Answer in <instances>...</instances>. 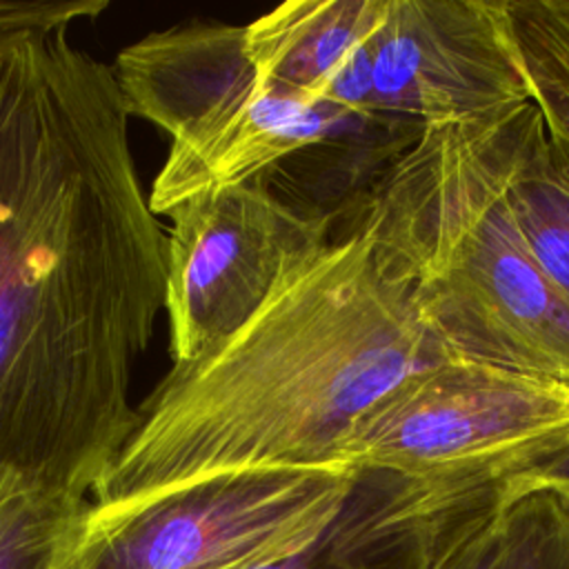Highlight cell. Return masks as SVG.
I'll list each match as a JSON object with an SVG mask.
<instances>
[{
	"instance_id": "6da1fadb",
	"label": "cell",
	"mask_w": 569,
	"mask_h": 569,
	"mask_svg": "<svg viewBox=\"0 0 569 569\" xmlns=\"http://www.w3.org/2000/svg\"><path fill=\"white\" fill-rule=\"evenodd\" d=\"M164 284L113 67L67 29L2 33L0 485L93 500L138 425Z\"/></svg>"
},
{
	"instance_id": "7a4b0ae2",
	"label": "cell",
	"mask_w": 569,
	"mask_h": 569,
	"mask_svg": "<svg viewBox=\"0 0 569 569\" xmlns=\"http://www.w3.org/2000/svg\"><path fill=\"white\" fill-rule=\"evenodd\" d=\"M447 356L373 238L347 229L231 338L171 365L138 405L87 527L222 473L342 465L356 422Z\"/></svg>"
},
{
	"instance_id": "3957f363",
	"label": "cell",
	"mask_w": 569,
	"mask_h": 569,
	"mask_svg": "<svg viewBox=\"0 0 569 569\" xmlns=\"http://www.w3.org/2000/svg\"><path fill=\"white\" fill-rule=\"evenodd\" d=\"M502 113L418 129L353 202L349 229L373 238L449 356L569 387V291L516 220Z\"/></svg>"
},
{
	"instance_id": "277c9868",
	"label": "cell",
	"mask_w": 569,
	"mask_h": 569,
	"mask_svg": "<svg viewBox=\"0 0 569 569\" xmlns=\"http://www.w3.org/2000/svg\"><path fill=\"white\" fill-rule=\"evenodd\" d=\"M129 116L171 136L149 207L249 182L307 147L367 140L385 118H365L264 82L244 49V27L182 22L124 47L113 67Z\"/></svg>"
},
{
	"instance_id": "5b68a950",
	"label": "cell",
	"mask_w": 569,
	"mask_h": 569,
	"mask_svg": "<svg viewBox=\"0 0 569 569\" xmlns=\"http://www.w3.org/2000/svg\"><path fill=\"white\" fill-rule=\"evenodd\" d=\"M358 469L287 467L213 476L89 525L78 569H256L309 547Z\"/></svg>"
},
{
	"instance_id": "8992f818",
	"label": "cell",
	"mask_w": 569,
	"mask_h": 569,
	"mask_svg": "<svg viewBox=\"0 0 569 569\" xmlns=\"http://www.w3.org/2000/svg\"><path fill=\"white\" fill-rule=\"evenodd\" d=\"M569 442V387L447 356L407 376L347 436L340 462L402 476L511 471Z\"/></svg>"
},
{
	"instance_id": "52a82bcc",
	"label": "cell",
	"mask_w": 569,
	"mask_h": 569,
	"mask_svg": "<svg viewBox=\"0 0 569 569\" xmlns=\"http://www.w3.org/2000/svg\"><path fill=\"white\" fill-rule=\"evenodd\" d=\"M164 311L173 365L242 329L333 240V216H307L260 178L193 196L169 213Z\"/></svg>"
},
{
	"instance_id": "ba28073f",
	"label": "cell",
	"mask_w": 569,
	"mask_h": 569,
	"mask_svg": "<svg viewBox=\"0 0 569 569\" xmlns=\"http://www.w3.org/2000/svg\"><path fill=\"white\" fill-rule=\"evenodd\" d=\"M371 100L422 127L531 102L511 7L502 0H385L371 38Z\"/></svg>"
},
{
	"instance_id": "9c48e42d",
	"label": "cell",
	"mask_w": 569,
	"mask_h": 569,
	"mask_svg": "<svg viewBox=\"0 0 569 569\" xmlns=\"http://www.w3.org/2000/svg\"><path fill=\"white\" fill-rule=\"evenodd\" d=\"M505 491V471L358 469L340 513L309 547L256 569H436Z\"/></svg>"
},
{
	"instance_id": "30bf717a",
	"label": "cell",
	"mask_w": 569,
	"mask_h": 569,
	"mask_svg": "<svg viewBox=\"0 0 569 569\" xmlns=\"http://www.w3.org/2000/svg\"><path fill=\"white\" fill-rule=\"evenodd\" d=\"M385 0H291L244 27L256 73L345 111L382 118L371 100V38Z\"/></svg>"
},
{
	"instance_id": "8fae6325",
	"label": "cell",
	"mask_w": 569,
	"mask_h": 569,
	"mask_svg": "<svg viewBox=\"0 0 569 569\" xmlns=\"http://www.w3.org/2000/svg\"><path fill=\"white\" fill-rule=\"evenodd\" d=\"M500 147L516 220L538 262L569 291V156L533 102L500 116Z\"/></svg>"
},
{
	"instance_id": "7c38bea8",
	"label": "cell",
	"mask_w": 569,
	"mask_h": 569,
	"mask_svg": "<svg viewBox=\"0 0 569 569\" xmlns=\"http://www.w3.org/2000/svg\"><path fill=\"white\" fill-rule=\"evenodd\" d=\"M91 507L69 489L0 485V569H78Z\"/></svg>"
},
{
	"instance_id": "4fadbf2b",
	"label": "cell",
	"mask_w": 569,
	"mask_h": 569,
	"mask_svg": "<svg viewBox=\"0 0 569 569\" xmlns=\"http://www.w3.org/2000/svg\"><path fill=\"white\" fill-rule=\"evenodd\" d=\"M531 102L569 156V0L509 2Z\"/></svg>"
},
{
	"instance_id": "5bb4252c",
	"label": "cell",
	"mask_w": 569,
	"mask_h": 569,
	"mask_svg": "<svg viewBox=\"0 0 569 569\" xmlns=\"http://www.w3.org/2000/svg\"><path fill=\"white\" fill-rule=\"evenodd\" d=\"M498 569H569V493L507 482Z\"/></svg>"
},
{
	"instance_id": "9a60e30c",
	"label": "cell",
	"mask_w": 569,
	"mask_h": 569,
	"mask_svg": "<svg viewBox=\"0 0 569 569\" xmlns=\"http://www.w3.org/2000/svg\"><path fill=\"white\" fill-rule=\"evenodd\" d=\"M109 0H0V36L58 31L76 20L98 18Z\"/></svg>"
},
{
	"instance_id": "2e32d148",
	"label": "cell",
	"mask_w": 569,
	"mask_h": 569,
	"mask_svg": "<svg viewBox=\"0 0 569 569\" xmlns=\"http://www.w3.org/2000/svg\"><path fill=\"white\" fill-rule=\"evenodd\" d=\"M507 496V491H505ZM502 500L473 522L436 569H498L502 558Z\"/></svg>"
},
{
	"instance_id": "e0dca14e",
	"label": "cell",
	"mask_w": 569,
	"mask_h": 569,
	"mask_svg": "<svg viewBox=\"0 0 569 569\" xmlns=\"http://www.w3.org/2000/svg\"><path fill=\"white\" fill-rule=\"evenodd\" d=\"M507 482L518 489L545 487L569 493V442L518 465L507 473Z\"/></svg>"
}]
</instances>
